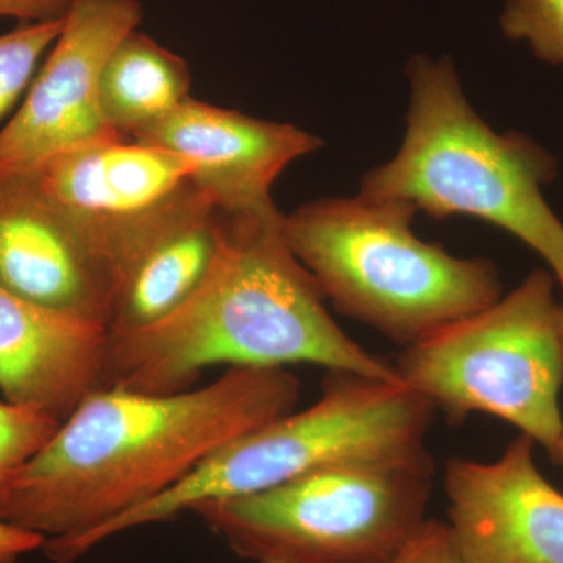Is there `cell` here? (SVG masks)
<instances>
[{"label": "cell", "mask_w": 563, "mask_h": 563, "mask_svg": "<svg viewBox=\"0 0 563 563\" xmlns=\"http://www.w3.org/2000/svg\"><path fill=\"white\" fill-rule=\"evenodd\" d=\"M301 383L287 368L232 366L172 395L96 388L14 477L0 517L46 539L63 563L76 544L158 498L224 444L290 413Z\"/></svg>", "instance_id": "cell-1"}, {"label": "cell", "mask_w": 563, "mask_h": 563, "mask_svg": "<svg viewBox=\"0 0 563 563\" xmlns=\"http://www.w3.org/2000/svg\"><path fill=\"white\" fill-rule=\"evenodd\" d=\"M222 213L217 254L195 291L162 320L107 332L99 388L172 395L190 390L213 366L296 363L401 383L393 363L333 320L287 242L276 203Z\"/></svg>", "instance_id": "cell-2"}, {"label": "cell", "mask_w": 563, "mask_h": 563, "mask_svg": "<svg viewBox=\"0 0 563 563\" xmlns=\"http://www.w3.org/2000/svg\"><path fill=\"white\" fill-rule=\"evenodd\" d=\"M406 74L401 147L363 177L358 195L407 202L440 220L496 225L539 254L563 288V222L543 195L558 173L553 155L529 136L493 131L466 99L450 57L415 55Z\"/></svg>", "instance_id": "cell-3"}, {"label": "cell", "mask_w": 563, "mask_h": 563, "mask_svg": "<svg viewBox=\"0 0 563 563\" xmlns=\"http://www.w3.org/2000/svg\"><path fill=\"white\" fill-rule=\"evenodd\" d=\"M415 214L410 203L357 195L317 199L284 217L287 242L324 299L402 347L503 296L490 261L424 242Z\"/></svg>", "instance_id": "cell-4"}, {"label": "cell", "mask_w": 563, "mask_h": 563, "mask_svg": "<svg viewBox=\"0 0 563 563\" xmlns=\"http://www.w3.org/2000/svg\"><path fill=\"white\" fill-rule=\"evenodd\" d=\"M433 412L401 383L328 372L312 406L224 444L168 492L76 544L65 563L120 533L176 520L198 504L266 490L328 466H432L426 439Z\"/></svg>", "instance_id": "cell-5"}, {"label": "cell", "mask_w": 563, "mask_h": 563, "mask_svg": "<svg viewBox=\"0 0 563 563\" xmlns=\"http://www.w3.org/2000/svg\"><path fill=\"white\" fill-rule=\"evenodd\" d=\"M555 279L536 269L509 295L404 347L399 380L448 421L492 415L553 461L563 437V344Z\"/></svg>", "instance_id": "cell-6"}, {"label": "cell", "mask_w": 563, "mask_h": 563, "mask_svg": "<svg viewBox=\"0 0 563 563\" xmlns=\"http://www.w3.org/2000/svg\"><path fill=\"white\" fill-rule=\"evenodd\" d=\"M432 466L335 465L192 507L251 563H385L428 520Z\"/></svg>", "instance_id": "cell-7"}, {"label": "cell", "mask_w": 563, "mask_h": 563, "mask_svg": "<svg viewBox=\"0 0 563 563\" xmlns=\"http://www.w3.org/2000/svg\"><path fill=\"white\" fill-rule=\"evenodd\" d=\"M192 173L180 155L124 136L66 152L35 169L44 192L90 242L109 290L110 313L144 240L190 187Z\"/></svg>", "instance_id": "cell-8"}, {"label": "cell", "mask_w": 563, "mask_h": 563, "mask_svg": "<svg viewBox=\"0 0 563 563\" xmlns=\"http://www.w3.org/2000/svg\"><path fill=\"white\" fill-rule=\"evenodd\" d=\"M141 18L139 0H74L24 102L0 131V173L35 172L66 152L120 136L103 118L102 70Z\"/></svg>", "instance_id": "cell-9"}, {"label": "cell", "mask_w": 563, "mask_h": 563, "mask_svg": "<svg viewBox=\"0 0 563 563\" xmlns=\"http://www.w3.org/2000/svg\"><path fill=\"white\" fill-rule=\"evenodd\" d=\"M521 433L493 462L453 459L448 526L468 563H563V493L537 468Z\"/></svg>", "instance_id": "cell-10"}, {"label": "cell", "mask_w": 563, "mask_h": 563, "mask_svg": "<svg viewBox=\"0 0 563 563\" xmlns=\"http://www.w3.org/2000/svg\"><path fill=\"white\" fill-rule=\"evenodd\" d=\"M132 140L190 162L192 185L225 213L272 206V188L280 174L322 147L317 135L296 125L192 98Z\"/></svg>", "instance_id": "cell-11"}, {"label": "cell", "mask_w": 563, "mask_h": 563, "mask_svg": "<svg viewBox=\"0 0 563 563\" xmlns=\"http://www.w3.org/2000/svg\"><path fill=\"white\" fill-rule=\"evenodd\" d=\"M0 287L109 324L110 296L95 251L35 172L0 173Z\"/></svg>", "instance_id": "cell-12"}, {"label": "cell", "mask_w": 563, "mask_h": 563, "mask_svg": "<svg viewBox=\"0 0 563 563\" xmlns=\"http://www.w3.org/2000/svg\"><path fill=\"white\" fill-rule=\"evenodd\" d=\"M107 325L0 287V395L65 421L101 387Z\"/></svg>", "instance_id": "cell-13"}, {"label": "cell", "mask_w": 563, "mask_h": 563, "mask_svg": "<svg viewBox=\"0 0 563 563\" xmlns=\"http://www.w3.org/2000/svg\"><path fill=\"white\" fill-rule=\"evenodd\" d=\"M222 225V210L191 181L133 261L114 299L107 332L135 331L177 309L209 272Z\"/></svg>", "instance_id": "cell-14"}, {"label": "cell", "mask_w": 563, "mask_h": 563, "mask_svg": "<svg viewBox=\"0 0 563 563\" xmlns=\"http://www.w3.org/2000/svg\"><path fill=\"white\" fill-rule=\"evenodd\" d=\"M190 90L188 63L136 29L103 66V118L118 135L133 139L190 99Z\"/></svg>", "instance_id": "cell-15"}, {"label": "cell", "mask_w": 563, "mask_h": 563, "mask_svg": "<svg viewBox=\"0 0 563 563\" xmlns=\"http://www.w3.org/2000/svg\"><path fill=\"white\" fill-rule=\"evenodd\" d=\"M65 18L46 22H20L0 35V120L10 113L22 92L31 87L41 58L54 46Z\"/></svg>", "instance_id": "cell-16"}, {"label": "cell", "mask_w": 563, "mask_h": 563, "mask_svg": "<svg viewBox=\"0 0 563 563\" xmlns=\"http://www.w3.org/2000/svg\"><path fill=\"white\" fill-rule=\"evenodd\" d=\"M60 424L38 407L10 402L0 395V503L16 474L43 450Z\"/></svg>", "instance_id": "cell-17"}, {"label": "cell", "mask_w": 563, "mask_h": 563, "mask_svg": "<svg viewBox=\"0 0 563 563\" xmlns=\"http://www.w3.org/2000/svg\"><path fill=\"white\" fill-rule=\"evenodd\" d=\"M499 29L540 62L563 65V0H506Z\"/></svg>", "instance_id": "cell-18"}, {"label": "cell", "mask_w": 563, "mask_h": 563, "mask_svg": "<svg viewBox=\"0 0 563 563\" xmlns=\"http://www.w3.org/2000/svg\"><path fill=\"white\" fill-rule=\"evenodd\" d=\"M385 563H468L455 543L450 526L428 518Z\"/></svg>", "instance_id": "cell-19"}, {"label": "cell", "mask_w": 563, "mask_h": 563, "mask_svg": "<svg viewBox=\"0 0 563 563\" xmlns=\"http://www.w3.org/2000/svg\"><path fill=\"white\" fill-rule=\"evenodd\" d=\"M74 0H0V18L21 22L63 20Z\"/></svg>", "instance_id": "cell-20"}, {"label": "cell", "mask_w": 563, "mask_h": 563, "mask_svg": "<svg viewBox=\"0 0 563 563\" xmlns=\"http://www.w3.org/2000/svg\"><path fill=\"white\" fill-rule=\"evenodd\" d=\"M44 539L40 533L27 531L0 517V563H16L33 551L43 550Z\"/></svg>", "instance_id": "cell-21"}, {"label": "cell", "mask_w": 563, "mask_h": 563, "mask_svg": "<svg viewBox=\"0 0 563 563\" xmlns=\"http://www.w3.org/2000/svg\"><path fill=\"white\" fill-rule=\"evenodd\" d=\"M553 462L555 465L561 466L562 473H563V437L561 439V442L558 444V450H555Z\"/></svg>", "instance_id": "cell-22"}, {"label": "cell", "mask_w": 563, "mask_h": 563, "mask_svg": "<svg viewBox=\"0 0 563 563\" xmlns=\"http://www.w3.org/2000/svg\"><path fill=\"white\" fill-rule=\"evenodd\" d=\"M559 329H561V339L563 344V303L559 307Z\"/></svg>", "instance_id": "cell-23"}]
</instances>
